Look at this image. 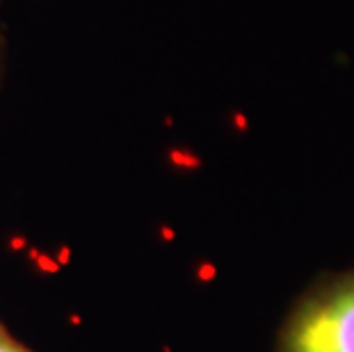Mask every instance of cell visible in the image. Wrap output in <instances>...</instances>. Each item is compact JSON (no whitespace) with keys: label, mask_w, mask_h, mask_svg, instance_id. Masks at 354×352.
Returning a JSON list of instances; mask_svg holds the SVG:
<instances>
[{"label":"cell","mask_w":354,"mask_h":352,"mask_svg":"<svg viewBox=\"0 0 354 352\" xmlns=\"http://www.w3.org/2000/svg\"><path fill=\"white\" fill-rule=\"evenodd\" d=\"M277 352H354V268L315 281L297 299Z\"/></svg>","instance_id":"6da1fadb"},{"label":"cell","mask_w":354,"mask_h":352,"mask_svg":"<svg viewBox=\"0 0 354 352\" xmlns=\"http://www.w3.org/2000/svg\"><path fill=\"white\" fill-rule=\"evenodd\" d=\"M0 352H32V350L26 348L21 341L14 339V336L0 325Z\"/></svg>","instance_id":"7a4b0ae2"},{"label":"cell","mask_w":354,"mask_h":352,"mask_svg":"<svg viewBox=\"0 0 354 352\" xmlns=\"http://www.w3.org/2000/svg\"><path fill=\"white\" fill-rule=\"evenodd\" d=\"M5 62H7V41L3 30H0V85H3V76H5Z\"/></svg>","instance_id":"3957f363"}]
</instances>
